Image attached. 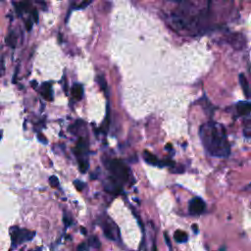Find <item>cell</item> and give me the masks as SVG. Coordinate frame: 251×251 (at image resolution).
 <instances>
[{"label":"cell","mask_w":251,"mask_h":251,"mask_svg":"<svg viewBox=\"0 0 251 251\" xmlns=\"http://www.w3.org/2000/svg\"><path fill=\"white\" fill-rule=\"evenodd\" d=\"M199 136L206 151L214 157H227L230 154V144L226 129L220 124L209 122L201 126Z\"/></svg>","instance_id":"1"},{"label":"cell","mask_w":251,"mask_h":251,"mask_svg":"<svg viewBox=\"0 0 251 251\" xmlns=\"http://www.w3.org/2000/svg\"><path fill=\"white\" fill-rule=\"evenodd\" d=\"M35 232L26 229H20L18 227H10V236H11V249H15L18 245H20L27 241H30L35 238Z\"/></svg>","instance_id":"2"},{"label":"cell","mask_w":251,"mask_h":251,"mask_svg":"<svg viewBox=\"0 0 251 251\" xmlns=\"http://www.w3.org/2000/svg\"><path fill=\"white\" fill-rule=\"evenodd\" d=\"M109 171L119 183H125L129 179V169L122 161L112 160L109 163Z\"/></svg>","instance_id":"3"},{"label":"cell","mask_w":251,"mask_h":251,"mask_svg":"<svg viewBox=\"0 0 251 251\" xmlns=\"http://www.w3.org/2000/svg\"><path fill=\"white\" fill-rule=\"evenodd\" d=\"M205 209V203L200 197H194L190 200L188 205V210L191 215H200Z\"/></svg>","instance_id":"4"},{"label":"cell","mask_w":251,"mask_h":251,"mask_svg":"<svg viewBox=\"0 0 251 251\" xmlns=\"http://www.w3.org/2000/svg\"><path fill=\"white\" fill-rule=\"evenodd\" d=\"M236 109H238V114L241 116L249 115L251 110V104L248 101H240L236 105Z\"/></svg>","instance_id":"5"},{"label":"cell","mask_w":251,"mask_h":251,"mask_svg":"<svg viewBox=\"0 0 251 251\" xmlns=\"http://www.w3.org/2000/svg\"><path fill=\"white\" fill-rule=\"evenodd\" d=\"M41 95H42L46 100L51 101L53 99V94H52V88H51V85L49 82H45L41 86Z\"/></svg>","instance_id":"6"},{"label":"cell","mask_w":251,"mask_h":251,"mask_svg":"<svg viewBox=\"0 0 251 251\" xmlns=\"http://www.w3.org/2000/svg\"><path fill=\"white\" fill-rule=\"evenodd\" d=\"M72 95L75 99L81 100L82 98L83 95V88L82 85H78V83H75L74 86L72 87Z\"/></svg>","instance_id":"7"},{"label":"cell","mask_w":251,"mask_h":251,"mask_svg":"<svg viewBox=\"0 0 251 251\" xmlns=\"http://www.w3.org/2000/svg\"><path fill=\"white\" fill-rule=\"evenodd\" d=\"M143 158H144L145 162L148 164L154 165V166H157V165L160 166V161L158 160V158L155 155H153L152 153H150V152L145 151L144 154H143Z\"/></svg>","instance_id":"8"},{"label":"cell","mask_w":251,"mask_h":251,"mask_svg":"<svg viewBox=\"0 0 251 251\" xmlns=\"http://www.w3.org/2000/svg\"><path fill=\"white\" fill-rule=\"evenodd\" d=\"M239 82H240V85L242 87V90L244 92L245 96L249 98V83L246 80V77L244 76V74H240L239 75Z\"/></svg>","instance_id":"9"},{"label":"cell","mask_w":251,"mask_h":251,"mask_svg":"<svg viewBox=\"0 0 251 251\" xmlns=\"http://www.w3.org/2000/svg\"><path fill=\"white\" fill-rule=\"evenodd\" d=\"M174 238H175V240L176 242H180V243H184L185 241L187 240V235L185 234L184 231H176L174 235Z\"/></svg>","instance_id":"10"},{"label":"cell","mask_w":251,"mask_h":251,"mask_svg":"<svg viewBox=\"0 0 251 251\" xmlns=\"http://www.w3.org/2000/svg\"><path fill=\"white\" fill-rule=\"evenodd\" d=\"M6 43L11 48H15L17 45V35L14 31H11L9 35L6 38Z\"/></svg>","instance_id":"11"},{"label":"cell","mask_w":251,"mask_h":251,"mask_svg":"<svg viewBox=\"0 0 251 251\" xmlns=\"http://www.w3.org/2000/svg\"><path fill=\"white\" fill-rule=\"evenodd\" d=\"M18 7L20 8V11H24V12H27L29 11V9L31 8V2L27 1V0H24V1H22L19 3V5Z\"/></svg>","instance_id":"12"},{"label":"cell","mask_w":251,"mask_h":251,"mask_svg":"<svg viewBox=\"0 0 251 251\" xmlns=\"http://www.w3.org/2000/svg\"><path fill=\"white\" fill-rule=\"evenodd\" d=\"M78 165H80V168H81V171L82 173H85L88 169V162L87 160L85 159H82V160H78Z\"/></svg>","instance_id":"13"},{"label":"cell","mask_w":251,"mask_h":251,"mask_svg":"<svg viewBox=\"0 0 251 251\" xmlns=\"http://www.w3.org/2000/svg\"><path fill=\"white\" fill-rule=\"evenodd\" d=\"M49 184L52 187H59V180L57 176H51L49 178Z\"/></svg>","instance_id":"14"},{"label":"cell","mask_w":251,"mask_h":251,"mask_svg":"<svg viewBox=\"0 0 251 251\" xmlns=\"http://www.w3.org/2000/svg\"><path fill=\"white\" fill-rule=\"evenodd\" d=\"M74 184H75V187L78 190H80V191H82V190L85 188V184H83L82 182H81V180H75L74 182Z\"/></svg>","instance_id":"15"},{"label":"cell","mask_w":251,"mask_h":251,"mask_svg":"<svg viewBox=\"0 0 251 251\" xmlns=\"http://www.w3.org/2000/svg\"><path fill=\"white\" fill-rule=\"evenodd\" d=\"M89 243H90L91 245H93L94 247H99V246H100V243H99L98 239H97V238H94V236H92V238H90V239H89Z\"/></svg>","instance_id":"16"},{"label":"cell","mask_w":251,"mask_h":251,"mask_svg":"<svg viewBox=\"0 0 251 251\" xmlns=\"http://www.w3.org/2000/svg\"><path fill=\"white\" fill-rule=\"evenodd\" d=\"M97 81H98V83H99L100 87L104 90L105 88H106V82H105V80H104V78H103V77H98V78H97Z\"/></svg>","instance_id":"17"},{"label":"cell","mask_w":251,"mask_h":251,"mask_svg":"<svg viewBox=\"0 0 251 251\" xmlns=\"http://www.w3.org/2000/svg\"><path fill=\"white\" fill-rule=\"evenodd\" d=\"M5 73V66H4V60L1 57L0 58V77H2Z\"/></svg>","instance_id":"18"},{"label":"cell","mask_w":251,"mask_h":251,"mask_svg":"<svg viewBox=\"0 0 251 251\" xmlns=\"http://www.w3.org/2000/svg\"><path fill=\"white\" fill-rule=\"evenodd\" d=\"M38 138L41 143H44V144L47 143V139L45 138V136H43L42 133H38Z\"/></svg>","instance_id":"19"},{"label":"cell","mask_w":251,"mask_h":251,"mask_svg":"<svg viewBox=\"0 0 251 251\" xmlns=\"http://www.w3.org/2000/svg\"><path fill=\"white\" fill-rule=\"evenodd\" d=\"M31 15H32V18H34L35 22L38 23V11L34 9V10L31 11Z\"/></svg>","instance_id":"20"},{"label":"cell","mask_w":251,"mask_h":251,"mask_svg":"<svg viewBox=\"0 0 251 251\" xmlns=\"http://www.w3.org/2000/svg\"><path fill=\"white\" fill-rule=\"evenodd\" d=\"M91 2V0H85L80 6H78V9H83V8H85L86 6L89 5V3Z\"/></svg>","instance_id":"21"},{"label":"cell","mask_w":251,"mask_h":251,"mask_svg":"<svg viewBox=\"0 0 251 251\" xmlns=\"http://www.w3.org/2000/svg\"><path fill=\"white\" fill-rule=\"evenodd\" d=\"M26 27H27V31H31V29H32V22L31 20H27L26 22Z\"/></svg>","instance_id":"22"},{"label":"cell","mask_w":251,"mask_h":251,"mask_svg":"<svg viewBox=\"0 0 251 251\" xmlns=\"http://www.w3.org/2000/svg\"><path fill=\"white\" fill-rule=\"evenodd\" d=\"M85 243H82V244H80V245L78 246V251H83V250L85 249Z\"/></svg>","instance_id":"23"},{"label":"cell","mask_w":251,"mask_h":251,"mask_svg":"<svg viewBox=\"0 0 251 251\" xmlns=\"http://www.w3.org/2000/svg\"><path fill=\"white\" fill-rule=\"evenodd\" d=\"M192 230H193V231H194V234H197V232H198V227L194 224V225L192 226Z\"/></svg>","instance_id":"24"},{"label":"cell","mask_w":251,"mask_h":251,"mask_svg":"<svg viewBox=\"0 0 251 251\" xmlns=\"http://www.w3.org/2000/svg\"><path fill=\"white\" fill-rule=\"evenodd\" d=\"M2 136H3V133H2L1 129H0V140L2 139Z\"/></svg>","instance_id":"25"},{"label":"cell","mask_w":251,"mask_h":251,"mask_svg":"<svg viewBox=\"0 0 251 251\" xmlns=\"http://www.w3.org/2000/svg\"><path fill=\"white\" fill-rule=\"evenodd\" d=\"M81 230L82 231V234H83V235H85V229H83V227H82V229H81Z\"/></svg>","instance_id":"26"},{"label":"cell","mask_w":251,"mask_h":251,"mask_svg":"<svg viewBox=\"0 0 251 251\" xmlns=\"http://www.w3.org/2000/svg\"><path fill=\"white\" fill-rule=\"evenodd\" d=\"M174 1H176V2H180L182 0H174Z\"/></svg>","instance_id":"27"}]
</instances>
